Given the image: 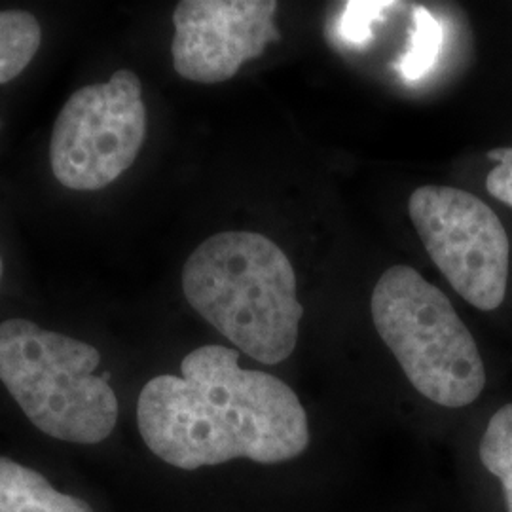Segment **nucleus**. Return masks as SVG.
I'll use <instances>...</instances> for the list:
<instances>
[{"mask_svg": "<svg viewBox=\"0 0 512 512\" xmlns=\"http://www.w3.org/2000/svg\"><path fill=\"white\" fill-rule=\"evenodd\" d=\"M148 450L184 471L249 459L274 465L310 446L308 414L274 374L239 366L236 349L202 346L181 363V376L148 382L137 403Z\"/></svg>", "mask_w": 512, "mask_h": 512, "instance_id": "obj_1", "label": "nucleus"}, {"mask_svg": "<svg viewBox=\"0 0 512 512\" xmlns=\"http://www.w3.org/2000/svg\"><path fill=\"white\" fill-rule=\"evenodd\" d=\"M188 304L243 353L262 365L293 355L304 306L287 255L255 232L205 239L183 268Z\"/></svg>", "mask_w": 512, "mask_h": 512, "instance_id": "obj_2", "label": "nucleus"}, {"mask_svg": "<svg viewBox=\"0 0 512 512\" xmlns=\"http://www.w3.org/2000/svg\"><path fill=\"white\" fill-rule=\"evenodd\" d=\"M97 349L27 319L0 323V382L48 437L99 444L118 421L109 376H97Z\"/></svg>", "mask_w": 512, "mask_h": 512, "instance_id": "obj_3", "label": "nucleus"}, {"mask_svg": "<svg viewBox=\"0 0 512 512\" xmlns=\"http://www.w3.org/2000/svg\"><path fill=\"white\" fill-rule=\"evenodd\" d=\"M372 321L408 382L431 403L463 408L486 387L475 338L450 298L410 266H391L372 293Z\"/></svg>", "mask_w": 512, "mask_h": 512, "instance_id": "obj_4", "label": "nucleus"}, {"mask_svg": "<svg viewBox=\"0 0 512 512\" xmlns=\"http://www.w3.org/2000/svg\"><path fill=\"white\" fill-rule=\"evenodd\" d=\"M145 137L141 80L120 69L109 82L74 92L59 112L50 143L54 177L69 190H101L135 164Z\"/></svg>", "mask_w": 512, "mask_h": 512, "instance_id": "obj_5", "label": "nucleus"}, {"mask_svg": "<svg viewBox=\"0 0 512 512\" xmlns=\"http://www.w3.org/2000/svg\"><path fill=\"white\" fill-rule=\"evenodd\" d=\"M408 213L421 243L454 291L478 310H497L507 294L511 245L488 203L452 186H420Z\"/></svg>", "mask_w": 512, "mask_h": 512, "instance_id": "obj_6", "label": "nucleus"}, {"mask_svg": "<svg viewBox=\"0 0 512 512\" xmlns=\"http://www.w3.org/2000/svg\"><path fill=\"white\" fill-rule=\"evenodd\" d=\"M274 0H184L173 12V67L190 82L220 84L279 38Z\"/></svg>", "mask_w": 512, "mask_h": 512, "instance_id": "obj_7", "label": "nucleus"}, {"mask_svg": "<svg viewBox=\"0 0 512 512\" xmlns=\"http://www.w3.org/2000/svg\"><path fill=\"white\" fill-rule=\"evenodd\" d=\"M0 512H93L74 495L57 492L35 469L0 458Z\"/></svg>", "mask_w": 512, "mask_h": 512, "instance_id": "obj_8", "label": "nucleus"}, {"mask_svg": "<svg viewBox=\"0 0 512 512\" xmlns=\"http://www.w3.org/2000/svg\"><path fill=\"white\" fill-rule=\"evenodd\" d=\"M42 40L38 19L23 10L0 12V84L23 73L37 55Z\"/></svg>", "mask_w": 512, "mask_h": 512, "instance_id": "obj_9", "label": "nucleus"}, {"mask_svg": "<svg viewBox=\"0 0 512 512\" xmlns=\"http://www.w3.org/2000/svg\"><path fill=\"white\" fill-rule=\"evenodd\" d=\"M444 42V31L439 19L427 8L416 6L412 10V33L403 57L397 63L404 80L418 82L435 67L440 48Z\"/></svg>", "mask_w": 512, "mask_h": 512, "instance_id": "obj_10", "label": "nucleus"}, {"mask_svg": "<svg viewBox=\"0 0 512 512\" xmlns=\"http://www.w3.org/2000/svg\"><path fill=\"white\" fill-rule=\"evenodd\" d=\"M478 454L486 471L499 478L507 511L512 512V403L501 406L488 421Z\"/></svg>", "mask_w": 512, "mask_h": 512, "instance_id": "obj_11", "label": "nucleus"}, {"mask_svg": "<svg viewBox=\"0 0 512 512\" xmlns=\"http://www.w3.org/2000/svg\"><path fill=\"white\" fill-rule=\"evenodd\" d=\"M395 6H401V4L382 2V0L348 2L340 16L338 35L351 46H366L372 40V25L382 21L385 14Z\"/></svg>", "mask_w": 512, "mask_h": 512, "instance_id": "obj_12", "label": "nucleus"}, {"mask_svg": "<svg viewBox=\"0 0 512 512\" xmlns=\"http://www.w3.org/2000/svg\"><path fill=\"white\" fill-rule=\"evenodd\" d=\"M488 158L497 165L486 177V188L495 200L512 209V147L492 148Z\"/></svg>", "mask_w": 512, "mask_h": 512, "instance_id": "obj_13", "label": "nucleus"}, {"mask_svg": "<svg viewBox=\"0 0 512 512\" xmlns=\"http://www.w3.org/2000/svg\"><path fill=\"white\" fill-rule=\"evenodd\" d=\"M2 272H4V266H2V258H0V279H2Z\"/></svg>", "mask_w": 512, "mask_h": 512, "instance_id": "obj_14", "label": "nucleus"}]
</instances>
